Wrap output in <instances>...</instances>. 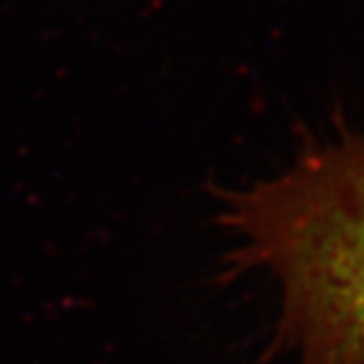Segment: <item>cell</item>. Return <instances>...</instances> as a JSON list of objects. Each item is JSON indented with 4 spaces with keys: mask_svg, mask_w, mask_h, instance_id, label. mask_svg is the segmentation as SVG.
Returning <instances> with one entry per match:
<instances>
[{
    "mask_svg": "<svg viewBox=\"0 0 364 364\" xmlns=\"http://www.w3.org/2000/svg\"><path fill=\"white\" fill-rule=\"evenodd\" d=\"M232 244L218 281L262 274L299 364H364V129L246 189H213Z\"/></svg>",
    "mask_w": 364,
    "mask_h": 364,
    "instance_id": "cell-1",
    "label": "cell"
}]
</instances>
